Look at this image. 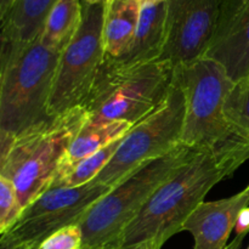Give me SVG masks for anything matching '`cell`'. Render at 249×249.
Wrapping results in <instances>:
<instances>
[{
    "label": "cell",
    "mask_w": 249,
    "mask_h": 249,
    "mask_svg": "<svg viewBox=\"0 0 249 249\" xmlns=\"http://www.w3.org/2000/svg\"><path fill=\"white\" fill-rule=\"evenodd\" d=\"M249 160V142L198 151L146 202L113 249H160L221 180Z\"/></svg>",
    "instance_id": "6da1fadb"
},
{
    "label": "cell",
    "mask_w": 249,
    "mask_h": 249,
    "mask_svg": "<svg viewBox=\"0 0 249 249\" xmlns=\"http://www.w3.org/2000/svg\"><path fill=\"white\" fill-rule=\"evenodd\" d=\"M88 121L87 109L78 106L16 136L0 133V175L16 187L18 216L50 189L71 142Z\"/></svg>",
    "instance_id": "7a4b0ae2"
},
{
    "label": "cell",
    "mask_w": 249,
    "mask_h": 249,
    "mask_svg": "<svg viewBox=\"0 0 249 249\" xmlns=\"http://www.w3.org/2000/svg\"><path fill=\"white\" fill-rule=\"evenodd\" d=\"M197 152L180 143L172 152L145 163L124 178L94 204L79 224L82 249H113L146 202Z\"/></svg>",
    "instance_id": "3957f363"
},
{
    "label": "cell",
    "mask_w": 249,
    "mask_h": 249,
    "mask_svg": "<svg viewBox=\"0 0 249 249\" xmlns=\"http://www.w3.org/2000/svg\"><path fill=\"white\" fill-rule=\"evenodd\" d=\"M174 77L175 66L160 58L131 68H112L102 63L83 107L92 123L135 124L162 105Z\"/></svg>",
    "instance_id": "277c9868"
},
{
    "label": "cell",
    "mask_w": 249,
    "mask_h": 249,
    "mask_svg": "<svg viewBox=\"0 0 249 249\" xmlns=\"http://www.w3.org/2000/svg\"><path fill=\"white\" fill-rule=\"evenodd\" d=\"M186 102L181 143L195 151H211L249 142L232 128L225 116V101L235 83L223 66L199 58L175 67Z\"/></svg>",
    "instance_id": "5b68a950"
},
{
    "label": "cell",
    "mask_w": 249,
    "mask_h": 249,
    "mask_svg": "<svg viewBox=\"0 0 249 249\" xmlns=\"http://www.w3.org/2000/svg\"><path fill=\"white\" fill-rule=\"evenodd\" d=\"M60 55L38 38L0 67V133L16 136L51 119L49 102Z\"/></svg>",
    "instance_id": "8992f818"
},
{
    "label": "cell",
    "mask_w": 249,
    "mask_h": 249,
    "mask_svg": "<svg viewBox=\"0 0 249 249\" xmlns=\"http://www.w3.org/2000/svg\"><path fill=\"white\" fill-rule=\"evenodd\" d=\"M185 112L184 90L175 72L162 105L134 124L108 164L92 181L114 187L142 164L172 152L181 143Z\"/></svg>",
    "instance_id": "52a82bcc"
},
{
    "label": "cell",
    "mask_w": 249,
    "mask_h": 249,
    "mask_svg": "<svg viewBox=\"0 0 249 249\" xmlns=\"http://www.w3.org/2000/svg\"><path fill=\"white\" fill-rule=\"evenodd\" d=\"M105 4L83 1V18L77 33L61 53L49 102L50 118L83 106L105 58Z\"/></svg>",
    "instance_id": "ba28073f"
},
{
    "label": "cell",
    "mask_w": 249,
    "mask_h": 249,
    "mask_svg": "<svg viewBox=\"0 0 249 249\" xmlns=\"http://www.w3.org/2000/svg\"><path fill=\"white\" fill-rule=\"evenodd\" d=\"M113 187L90 181L44 192L0 237V249H36L53 233L79 225L88 212Z\"/></svg>",
    "instance_id": "9c48e42d"
},
{
    "label": "cell",
    "mask_w": 249,
    "mask_h": 249,
    "mask_svg": "<svg viewBox=\"0 0 249 249\" xmlns=\"http://www.w3.org/2000/svg\"><path fill=\"white\" fill-rule=\"evenodd\" d=\"M220 0H168L160 60L175 67L203 58L218 22Z\"/></svg>",
    "instance_id": "30bf717a"
},
{
    "label": "cell",
    "mask_w": 249,
    "mask_h": 249,
    "mask_svg": "<svg viewBox=\"0 0 249 249\" xmlns=\"http://www.w3.org/2000/svg\"><path fill=\"white\" fill-rule=\"evenodd\" d=\"M204 57L220 63L233 83L249 74V0H220L215 32Z\"/></svg>",
    "instance_id": "8fae6325"
},
{
    "label": "cell",
    "mask_w": 249,
    "mask_h": 249,
    "mask_svg": "<svg viewBox=\"0 0 249 249\" xmlns=\"http://www.w3.org/2000/svg\"><path fill=\"white\" fill-rule=\"evenodd\" d=\"M249 207V184L228 198L202 202L185 221L182 231H189L194 249H226L238 215Z\"/></svg>",
    "instance_id": "7c38bea8"
},
{
    "label": "cell",
    "mask_w": 249,
    "mask_h": 249,
    "mask_svg": "<svg viewBox=\"0 0 249 249\" xmlns=\"http://www.w3.org/2000/svg\"><path fill=\"white\" fill-rule=\"evenodd\" d=\"M58 0H15L0 19V67L17 57L40 36L49 14Z\"/></svg>",
    "instance_id": "4fadbf2b"
},
{
    "label": "cell",
    "mask_w": 249,
    "mask_h": 249,
    "mask_svg": "<svg viewBox=\"0 0 249 249\" xmlns=\"http://www.w3.org/2000/svg\"><path fill=\"white\" fill-rule=\"evenodd\" d=\"M165 2L141 7L140 21L130 46L117 58L105 56L104 65L112 68H131L160 60L164 45Z\"/></svg>",
    "instance_id": "5bb4252c"
},
{
    "label": "cell",
    "mask_w": 249,
    "mask_h": 249,
    "mask_svg": "<svg viewBox=\"0 0 249 249\" xmlns=\"http://www.w3.org/2000/svg\"><path fill=\"white\" fill-rule=\"evenodd\" d=\"M133 125L134 124L124 121L107 122V123H92L88 121L71 142L65 157L61 160L53 181L65 177L83 160L99 152L113 141L123 138L133 128Z\"/></svg>",
    "instance_id": "9a60e30c"
},
{
    "label": "cell",
    "mask_w": 249,
    "mask_h": 249,
    "mask_svg": "<svg viewBox=\"0 0 249 249\" xmlns=\"http://www.w3.org/2000/svg\"><path fill=\"white\" fill-rule=\"evenodd\" d=\"M141 6L135 0H107L105 4V56L121 57L133 41L140 21Z\"/></svg>",
    "instance_id": "2e32d148"
},
{
    "label": "cell",
    "mask_w": 249,
    "mask_h": 249,
    "mask_svg": "<svg viewBox=\"0 0 249 249\" xmlns=\"http://www.w3.org/2000/svg\"><path fill=\"white\" fill-rule=\"evenodd\" d=\"M83 18V0H58L49 14L40 34L45 48L62 53L77 33Z\"/></svg>",
    "instance_id": "e0dca14e"
},
{
    "label": "cell",
    "mask_w": 249,
    "mask_h": 249,
    "mask_svg": "<svg viewBox=\"0 0 249 249\" xmlns=\"http://www.w3.org/2000/svg\"><path fill=\"white\" fill-rule=\"evenodd\" d=\"M122 139L113 141L112 143L107 145L99 152L94 153L90 157L85 158L82 162L78 163L75 167H73L67 174L61 179L56 180L51 184L50 189H58V187H78L82 185L88 184L96 179L97 175L104 170L114 156L116 151L118 150L119 145L122 142ZM49 189V190H50Z\"/></svg>",
    "instance_id": "ac0fdd59"
},
{
    "label": "cell",
    "mask_w": 249,
    "mask_h": 249,
    "mask_svg": "<svg viewBox=\"0 0 249 249\" xmlns=\"http://www.w3.org/2000/svg\"><path fill=\"white\" fill-rule=\"evenodd\" d=\"M225 116L238 135L249 140V74L235 83L226 97Z\"/></svg>",
    "instance_id": "d6986e66"
},
{
    "label": "cell",
    "mask_w": 249,
    "mask_h": 249,
    "mask_svg": "<svg viewBox=\"0 0 249 249\" xmlns=\"http://www.w3.org/2000/svg\"><path fill=\"white\" fill-rule=\"evenodd\" d=\"M17 219L16 187L11 180L0 175V235L6 232Z\"/></svg>",
    "instance_id": "ffe728a7"
},
{
    "label": "cell",
    "mask_w": 249,
    "mask_h": 249,
    "mask_svg": "<svg viewBox=\"0 0 249 249\" xmlns=\"http://www.w3.org/2000/svg\"><path fill=\"white\" fill-rule=\"evenodd\" d=\"M82 246L80 225H72L49 236L36 249H82Z\"/></svg>",
    "instance_id": "44dd1931"
},
{
    "label": "cell",
    "mask_w": 249,
    "mask_h": 249,
    "mask_svg": "<svg viewBox=\"0 0 249 249\" xmlns=\"http://www.w3.org/2000/svg\"><path fill=\"white\" fill-rule=\"evenodd\" d=\"M236 235H248L249 232V207L243 209L238 215L235 226Z\"/></svg>",
    "instance_id": "7402d4cb"
},
{
    "label": "cell",
    "mask_w": 249,
    "mask_h": 249,
    "mask_svg": "<svg viewBox=\"0 0 249 249\" xmlns=\"http://www.w3.org/2000/svg\"><path fill=\"white\" fill-rule=\"evenodd\" d=\"M15 0H0V19L4 18L14 5Z\"/></svg>",
    "instance_id": "603a6c76"
},
{
    "label": "cell",
    "mask_w": 249,
    "mask_h": 249,
    "mask_svg": "<svg viewBox=\"0 0 249 249\" xmlns=\"http://www.w3.org/2000/svg\"><path fill=\"white\" fill-rule=\"evenodd\" d=\"M245 238H246V235H236V237L233 238V241L230 243V245H228L226 249H241Z\"/></svg>",
    "instance_id": "cb8c5ba5"
},
{
    "label": "cell",
    "mask_w": 249,
    "mask_h": 249,
    "mask_svg": "<svg viewBox=\"0 0 249 249\" xmlns=\"http://www.w3.org/2000/svg\"><path fill=\"white\" fill-rule=\"evenodd\" d=\"M141 7L143 6H153V5H160L167 2L168 0H135Z\"/></svg>",
    "instance_id": "d4e9b609"
},
{
    "label": "cell",
    "mask_w": 249,
    "mask_h": 249,
    "mask_svg": "<svg viewBox=\"0 0 249 249\" xmlns=\"http://www.w3.org/2000/svg\"><path fill=\"white\" fill-rule=\"evenodd\" d=\"M83 1L88 2V4H101V2H106L107 0H83Z\"/></svg>",
    "instance_id": "484cf974"
},
{
    "label": "cell",
    "mask_w": 249,
    "mask_h": 249,
    "mask_svg": "<svg viewBox=\"0 0 249 249\" xmlns=\"http://www.w3.org/2000/svg\"><path fill=\"white\" fill-rule=\"evenodd\" d=\"M247 249H249V247H248V248H247Z\"/></svg>",
    "instance_id": "4316f807"
}]
</instances>
